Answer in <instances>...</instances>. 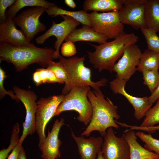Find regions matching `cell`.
<instances>
[{
    "instance_id": "cell-34",
    "label": "cell",
    "mask_w": 159,
    "mask_h": 159,
    "mask_svg": "<svg viewBox=\"0 0 159 159\" xmlns=\"http://www.w3.org/2000/svg\"><path fill=\"white\" fill-rule=\"evenodd\" d=\"M15 0H0V24L5 21L7 17L6 10L8 7H10L16 2Z\"/></svg>"
},
{
    "instance_id": "cell-19",
    "label": "cell",
    "mask_w": 159,
    "mask_h": 159,
    "mask_svg": "<svg viewBox=\"0 0 159 159\" xmlns=\"http://www.w3.org/2000/svg\"><path fill=\"white\" fill-rule=\"evenodd\" d=\"M107 40L90 27L84 25L81 28L74 29L65 41H71L74 43L80 41L90 42H96L101 44L107 42Z\"/></svg>"
},
{
    "instance_id": "cell-11",
    "label": "cell",
    "mask_w": 159,
    "mask_h": 159,
    "mask_svg": "<svg viewBox=\"0 0 159 159\" xmlns=\"http://www.w3.org/2000/svg\"><path fill=\"white\" fill-rule=\"evenodd\" d=\"M147 0H122V4L118 11L120 22L137 29L146 27L145 11Z\"/></svg>"
},
{
    "instance_id": "cell-21",
    "label": "cell",
    "mask_w": 159,
    "mask_h": 159,
    "mask_svg": "<svg viewBox=\"0 0 159 159\" xmlns=\"http://www.w3.org/2000/svg\"><path fill=\"white\" fill-rule=\"evenodd\" d=\"M145 19L146 27L156 33L159 31V0H147Z\"/></svg>"
},
{
    "instance_id": "cell-16",
    "label": "cell",
    "mask_w": 159,
    "mask_h": 159,
    "mask_svg": "<svg viewBox=\"0 0 159 159\" xmlns=\"http://www.w3.org/2000/svg\"><path fill=\"white\" fill-rule=\"evenodd\" d=\"M13 19L9 17L0 25V42L13 46L26 47L33 44L29 42L21 30L17 29Z\"/></svg>"
},
{
    "instance_id": "cell-36",
    "label": "cell",
    "mask_w": 159,
    "mask_h": 159,
    "mask_svg": "<svg viewBox=\"0 0 159 159\" xmlns=\"http://www.w3.org/2000/svg\"><path fill=\"white\" fill-rule=\"evenodd\" d=\"M19 141L15 148L12 150L10 154L8 156V159H18L19 153L22 146Z\"/></svg>"
},
{
    "instance_id": "cell-23",
    "label": "cell",
    "mask_w": 159,
    "mask_h": 159,
    "mask_svg": "<svg viewBox=\"0 0 159 159\" xmlns=\"http://www.w3.org/2000/svg\"><path fill=\"white\" fill-rule=\"evenodd\" d=\"M55 6L54 3L45 0H17L6 11V15L13 19L21 9L26 6H41L48 9Z\"/></svg>"
},
{
    "instance_id": "cell-30",
    "label": "cell",
    "mask_w": 159,
    "mask_h": 159,
    "mask_svg": "<svg viewBox=\"0 0 159 159\" xmlns=\"http://www.w3.org/2000/svg\"><path fill=\"white\" fill-rule=\"evenodd\" d=\"M142 73L143 83L148 86L152 93L156 89L159 84V73L158 70L144 71Z\"/></svg>"
},
{
    "instance_id": "cell-29",
    "label": "cell",
    "mask_w": 159,
    "mask_h": 159,
    "mask_svg": "<svg viewBox=\"0 0 159 159\" xmlns=\"http://www.w3.org/2000/svg\"><path fill=\"white\" fill-rule=\"evenodd\" d=\"M20 127L18 122L14 125L11 131L10 144L7 148L3 149L0 151V159H6L9 153L12 151L18 144L19 139V135Z\"/></svg>"
},
{
    "instance_id": "cell-1",
    "label": "cell",
    "mask_w": 159,
    "mask_h": 159,
    "mask_svg": "<svg viewBox=\"0 0 159 159\" xmlns=\"http://www.w3.org/2000/svg\"><path fill=\"white\" fill-rule=\"evenodd\" d=\"M55 50L50 47H38L33 44L26 47H18L6 43L0 44V61L12 63L16 71L21 72L34 63L47 67L54 59Z\"/></svg>"
},
{
    "instance_id": "cell-22",
    "label": "cell",
    "mask_w": 159,
    "mask_h": 159,
    "mask_svg": "<svg viewBox=\"0 0 159 159\" xmlns=\"http://www.w3.org/2000/svg\"><path fill=\"white\" fill-rule=\"evenodd\" d=\"M46 12L49 16L52 17H55L58 15L69 16L78 21L83 25L90 26L88 13L84 10L75 11H68L58 7L56 5L47 9Z\"/></svg>"
},
{
    "instance_id": "cell-24",
    "label": "cell",
    "mask_w": 159,
    "mask_h": 159,
    "mask_svg": "<svg viewBox=\"0 0 159 159\" xmlns=\"http://www.w3.org/2000/svg\"><path fill=\"white\" fill-rule=\"evenodd\" d=\"M159 68V53L148 49L142 53L136 70L144 71L158 70Z\"/></svg>"
},
{
    "instance_id": "cell-33",
    "label": "cell",
    "mask_w": 159,
    "mask_h": 159,
    "mask_svg": "<svg viewBox=\"0 0 159 159\" xmlns=\"http://www.w3.org/2000/svg\"><path fill=\"white\" fill-rule=\"evenodd\" d=\"M62 55L66 57H70L75 55L77 53V49L74 43L69 41L63 43L61 47Z\"/></svg>"
},
{
    "instance_id": "cell-35",
    "label": "cell",
    "mask_w": 159,
    "mask_h": 159,
    "mask_svg": "<svg viewBox=\"0 0 159 159\" xmlns=\"http://www.w3.org/2000/svg\"><path fill=\"white\" fill-rule=\"evenodd\" d=\"M119 125L122 127L129 128L127 130H140L144 131H147L150 133H153L157 130H159V125L150 127H142L140 126H137L131 125L126 124L125 123L120 122Z\"/></svg>"
},
{
    "instance_id": "cell-13",
    "label": "cell",
    "mask_w": 159,
    "mask_h": 159,
    "mask_svg": "<svg viewBox=\"0 0 159 159\" xmlns=\"http://www.w3.org/2000/svg\"><path fill=\"white\" fill-rule=\"evenodd\" d=\"M142 54L136 44L126 48L122 57L113 67V71L116 73V78L128 81L137 71Z\"/></svg>"
},
{
    "instance_id": "cell-26",
    "label": "cell",
    "mask_w": 159,
    "mask_h": 159,
    "mask_svg": "<svg viewBox=\"0 0 159 159\" xmlns=\"http://www.w3.org/2000/svg\"><path fill=\"white\" fill-rule=\"evenodd\" d=\"M156 101L155 105L146 113L140 126L152 127L159 124V98Z\"/></svg>"
},
{
    "instance_id": "cell-40",
    "label": "cell",
    "mask_w": 159,
    "mask_h": 159,
    "mask_svg": "<svg viewBox=\"0 0 159 159\" xmlns=\"http://www.w3.org/2000/svg\"><path fill=\"white\" fill-rule=\"evenodd\" d=\"M95 159H104L101 150L98 152L97 157Z\"/></svg>"
},
{
    "instance_id": "cell-41",
    "label": "cell",
    "mask_w": 159,
    "mask_h": 159,
    "mask_svg": "<svg viewBox=\"0 0 159 159\" xmlns=\"http://www.w3.org/2000/svg\"><path fill=\"white\" fill-rule=\"evenodd\" d=\"M157 159H159V158H158Z\"/></svg>"
},
{
    "instance_id": "cell-4",
    "label": "cell",
    "mask_w": 159,
    "mask_h": 159,
    "mask_svg": "<svg viewBox=\"0 0 159 159\" xmlns=\"http://www.w3.org/2000/svg\"><path fill=\"white\" fill-rule=\"evenodd\" d=\"M59 58L67 73L69 79L68 84L64 85L62 90V94H68L76 86L88 85L94 90L100 91V87L106 85L108 80L106 78L96 82L92 80L91 71L84 64L85 57L74 56L67 59L60 55Z\"/></svg>"
},
{
    "instance_id": "cell-5",
    "label": "cell",
    "mask_w": 159,
    "mask_h": 159,
    "mask_svg": "<svg viewBox=\"0 0 159 159\" xmlns=\"http://www.w3.org/2000/svg\"><path fill=\"white\" fill-rule=\"evenodd\" d=\"M90 90V86L88 85L74 87L65 95L57 109L55 116L59 115L64 111H75L79 114L77 119L87 126L92 115V105L87 97V93Z\"/></svg>"
},
{
    "instance_id": "cell-7",
    "label": "cell",
    "mask_w": 159,
    "mask_h": 159,
    "mask_svg": "<svg viewBox=\"0 0 159 159\" xmlns=\"http://www.w3.org/2000/svg\"><path fill=\"white\" fill-rule=\"evenodd\" d=\"M64 96L62 94L47 98L41 97L37 102L36 128L39 138V147L46 138L45 130L47 124L55 116L57 109L63 100Z\"/></svg>"
},
{
    "instance_id": "cell-31",
    "label": "cell",
    "mask_w": 159,
    "mask_h": 159,
    "mask_svg": "<svg viewBox=\"0 0 159 159\" xmlns=\"http://www.w3.org/2000/svg\"><path fill=\"white\" fill-rule=\"evenodd\" d=\"M47 68L52 71L61 84L64 83V85H66L68 84L69 79L68 74L60 62H55L52 60Z\"/></svg>"
},
{
    "instance_id": "cell-32",
    "label": "cell",
    "mask_w": 159,
    "mask_h": 159,
    "mask_svg": "<svg viewBox=\"0 0 159 159\" xmlns=\"http://www.w3.org/2000/svg\"><path fill=\"white\" fill-rule=\"evenodd\" d=\"M7 76L5 72L2 68L0 67V98L2 99L6 95H9L13 100H15L17 102L19 101L17 98L13 91L9 90L7 91L4 87V81Z\"/></svg>"
},
{
    "instance_id": "cell-28",
    "label": "cell",
    "mask_w": 159,
    "mask_h": 159,
    "mask_svg": "<svg viewBox=\"0 0 159 159\" xmlns=\"http://www.w3.org/2000/svg\"><path fill=\"white\" fill-rule=\"evenodd\" d=\"M140 30L146 40L147 49L159 53V37L156 33L146 27Z\"/></svg>"
},
{
    "instance_id": "cell-17",
    "label": "cell",
    "mask_w": 159,
    "mask_h": 159,
    "mask_svg": "<svg viewBox=\"0 0 159 159\" xmlns=\"http://www.w3.org/2000/svg\"><path fill=\"white\" fill-rule=\"evenodd\" d=\"M71 135L77 145L81 159L96 158L103 142L101 137L86 138L83 136H76L72 131Z\"/></svg>"
},
{
    "instance_id": "cell-9",
    "label": "cell",
    "mask_w": 159,
    "mask_h": 159,
    "mask_svg": "<svg viewBox=\"0 0 159 159\" xmlns=\"http://www.w3.org/2000/svg\"><path fill=\"white\" fill-rule=\"evenodd\" d=\"M13 88L16 96L24 104L26 111L22 134L19 140L22 144L27 136L32 135L36 131V113L37 107L36 101L37 96L34 92L30 90H26L16 86Z\"/></svg>"
},
{
    "instance_id": "cell-8",
    "label": "cell",
    "mask_w": 159,
    "mask_h": 159,
    "mask_svg": "<svg viewBox=\"0 0 159 159\" xmlns=\"http://www.w3.org/2000/svg\"><path fill=\"white\" fill-rule=\"evenodd\" d=\"M46 9L41 6L32 7L23 10L13 19L15 25L20 27L30 42L36 35L46 29V26L39 19Z\"/></svg>"
},
{
    "instance_id": "cell-18",
    "label": "cell",
    "mask_w": 159,
    "mask_h": 159,
    "mask_svg": "<svg viewBox=\"0 0 159 159\" xmlns=\"http://www.w3.org/2000/svg\"><path fill=\"white\" fill-rule=\"evenodd\" d=\"M123 136L130 147V159H157L159 158V155L140 145L133 130H126Z\"/></svg>"
},
{
    "instance_id": "cell-15",
    "label": "cell",
    "mask_w": 159,
    "mask_h": 159,
    "mask_svg": "<svg viewBox=\"0 0 159 159\" xmlns=\"http://www.w3.org/2000/svg\"><path fill=\"white\" fill-rule=\"evenodd\" d=\"M64 120L62 117L60 120H56L50 132H48L47 135L42 144L39 147L42 159H58L61 155L59 148L62 142L58 138L61 127L64 125Z\"/></svg>"
},
{
    "instance_id": "cell-12",
    "label": "cell",
    "mask_w": 159,
    "mask_h": 159,
    "mask_svg": "<svg viewBox=\"0 0 159 159\" xmlns=\"http://www.w3.org/2000/svg\"><path fill=\"white\" fill-rule=\"evenodd\" d=\"M101 151L104 159H130V148L123 136L115 135L112 127L107 129Z\"/></svg>"
},
{
    "instance_id": "cell-25",
    "label": "cell",
    "mask_w": 159,
    "mask_h": 159,
    "mask_svg": "<svg viewBox=\"0 0 159 159\" xmlns=\"http://www.w3.org/2000/svg\"><path fill=\"white\" fill-rule=\"evenodd\" d=\"M32 79L37 86L45 83L61 84L52 71L47 68L37 69L33 74Z\"/></svg>"
},
{
    "instance_id": "cell-2",
    "label": "cell",
    "mask_w": 159,
    "mask_h": 159,
    "mask_svg": "<svg viewBox=\"0 0 159 159\" xmlns=\"http://www.w3.org/2000/svg\"><path fill=\"white\" fill-rule=\"evenodd\" d=\"M87 97L92 105V115L90 123L81 135L89 136L92 132L97 131L104 136L109 127L118 129L119 125L115 121L120 118L117 106L108 98L105 99L101 91L90 90Z\"/></svg>"
},
{
    "instance_id": "cell-37",
    "label": "cell",
    "mask_w": 159,
    "mask_h": 159,
    "mask_svg": "<svg viewBox=\"0 0 159 159\" xmlns=\"http://www.w3.org/2000/svg\"><path fill=\"white\" fill-rule=\"evenodd\" d=\"M149 102L150 104L152 105L159 98V84L155 90L148 97Z\"/></svg>"
},
{
    "instance_id": "cell-20",
    "label": "cell",
    "mask_w": 159,
    "mask_h": 159,
    "mask_svg": "<svg viewBox=\"0 0 159 159\" xmlns=\"http://www.w3.org/2000/svg\"><path fill=\"white\" fill-rule=\"evenodd\" d=\"M122 4V0H86L83 4L84 10L109 12L119 11Z\"/></svg>"
},
{
    "instance_id": "cell-39",
    "label": "cell",
    "mask_w": 159,
    "mask_h": 159,
    "mask_svg": "<svg viewBox=\"0 0 159 159\" xmlns=\"http://www.w3.org/2000/svg\"><path fill=\"white\" fill-rule=\"evenodd\" d=\"M64 2L65 4L72 8L74 9L76 6L75 3L73 0H65Z\"/></svg>"
},
{
    "instance_id": "cell-38",
    "label": "cell",
    "mask_w": 159,
    "mask_h": 159,
    "mask_svg": "<svg viewBox=\"0 0 159 159\" xmlns=\"http://www.w3.org/2000/svg\"><path fill=\"white\" fill-rule=\"evenodd\" d=\"M18 159H26L25 152L22 146L21 147Z\"/></svg>"
},
{
    "instance_id": "cell-27",
    "label": "cell",
    "mask_w": 159,
    "mask_h": 159,
    "mask_svg": "<svg viewBox=\"0 0 159 159\" xmlns=\"http://www.w3.org/2000/svg\"><path fill=\"white\" fill-rule=\"evenodd\" d=\"M136 136L145 144L144 148L159 155V140L153 137L150 134H146L138 131L135 132Z\"/></svg>"
},
{
    "instance_id": "cell-14",
    "label": "cell",
    "mask_w": 159,
    "mask_h": 159,
    "mask_svg": "<svg viewBox=\"0 0 159 159\" xmlns=\"http://www.w3.org/2000/svg\"><path fill=\"white\" fill-rule=\"evenodd\" d=\"M126 82L125 80L116 78L110 82V87L115 94H121L126 98L134 108L135 118L140 120L145 117L152 105L150 104L148 97H137L128 93L125 88Z\"/></svg>"
},
{
    "instance_id": "cell-3",
    "label": "cell",
    "mask_w": 159,
    "mask_h": 159,
    "mask_svg": "<svg viewBox=\"0 0 159 159\" xmlns=\"http://www.w3.org/2000/svg\"><path fill=\"white\" fill-rule=\"evenodd\" d=\"M138 39V36L134 33L127 34L124 32L111 41L99 45L90 44L95 51H87L89 61L99 72L106 70L112 72L115 62L126 48L135 44Z\"/></svg>"
},
{
    "instance_id": "cell-10",
    "label": "cell",
    "mask_w": 159,
    "mask_h": 159,
    "mask_svg": "<svg viewBox=\"0 0 159 159\" xmlns=\"http://www.w3.org/2000/svg\"><path fill=\"white\" fill-rule=\"evenodd\" d=\"M64 20L57 24L52 21V26L44 34L36 38V42L38 44H43L47 39L54 36L57 39L54 44L55 52L54 54V59L59 58L60 56L59 49L63 41L76 27L80 24L74 18L66 16H60Z\"/></svg>"
},
{
    "instance_id": "cell-6",
    "label": "cell",
    "mask_w": 159,
    "mask_h": 159,
    "mask_svg": "<svg viewBox=\"0 0 159 159\" xmlns=\"http://www.w3.org/2000/svg\"><path fill=\"white\" fill-rule=\"evenodd\" d=\"M90 26L95 32L107 40L116 38L123 32L124 25L120 22L118 11L88 13Z\"/></svg>"
}]
</instances>
